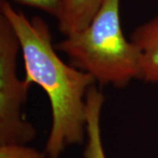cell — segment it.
<instances>
[{
  "mask_svg": "<svg viewBox=\"0 0 158 158\" xmlns=\"http://www.w3.org/2000/svg\"><path fill=\"white\" fill-rule=\"evenodd\" d=\"M0 14L10 23L22 54L30 87L44 90L50 103L52 124L46 143L48 158H60L65 148L80 144L86 136V95L95 80L63 62L53 44L48 24L40 17L29 19L11 3L1 1Z\"/></svg>",
  "mask_w": 158,
  "mask_h": 158,
  "instance_id": "1",
  "label": "cell"
},
{
  "mask_svg": "<svg viewBox=\"0 0 158 158\" xmlns=\"http://www.w3.org/2000/svg\"><path fill=\"white\" fill-rule=\"evenodd\" d=\"M119 7L120 0H106L87 27L55 46L95 83L124 88L140 79L141 66L137 47L121 27Z\"/></svg>",
  "mask_w": 158,
  "mask_h": 158,
  "instance_id": "2",
  "label": "cell"
},
{
  "mask_svg": "<svg viewBox=\"0 0 158 158\" xmlns=\"http://www.w3.org/2000/svg\"><path fill=\"white\" fill-rule=\"evenodd\" d=\"M20 47L10 23L0 14V144H27L36 135L23 113L29 86L17 74Z\"/></svg>",
  "mask_w": 158,
  "mask_h": 158,
  "instance_id": "3",
  "label": "cell"
},
{
  "mask_svg": "<svg viewBox=\"0 0 158 158\" xmlns=\"http://www.w3.org/2000/svg\"><path fill=\"white\" fill-rule=\"evenodd\" d=\"M130 40L140 55V79L158 86V15L138 26Z\"/></svg>",
  "mask_w": 158,
  "mask_h": 158,
  "instance_id": "4",
  "label": "cell"
},
{
  "mask_svg": "<svg viewBox=\"0 0 158 158\" xmlns=\"http://www.w3.org/2000/svg\"><path fill=\"white\" fill-rule=\"evenodd\" d=\"M105 97L95 85L86 95V138L85 158H106L103 147L100 119Z\"/></svg>",
  "mask_w": 158,
  "mask_h": 158,
  "instance_id": "5",
  "label": "cell"
},
{
  "mask_svg": "<svg viewBox=\"0 0 158 158\" xmlns=\"http://www.w3.org/2000/svg\"><path fill=\"white\" fill-rule=\"evenodd\" d=\"M106 0H63L57 18L58 29L63 35L78 32L87 27Z\"/></svg>",
  "mask_w": 158,
  "mask_h": 158,
  "instance_id": "6",
  "label": "cell"
},
{
  "mask_svg": "<svg viewBox=\"0 0 158 158\" xmlns=\"http://www.w3.org/2000/svg\"><path fill=\"white\" fill-rule=\"evenodd\" d=\"M47 154L19 143L0 144V158H46Z\"/></svg>",
  "mask_w": 158,
  "mask_h": 158,
  "instance_id": "7",
  "label": "cell"
},
{
  "mask_svg": "<svg viewBox=\"0 0 158 158\" xmlns=\"http://www.w3.org/2000/svg\"><path fill=\"white\" fill-rule=\"evenodd\" d=\"M6 2H14L22 6L33 7L44 11L57 19L62 8L63 0H1Z\"/></svg>",
  "mask_w": 158,
  "mask_h": 158,
  "instance_id": "8",
  "label": "cell"
}]
</instances>
